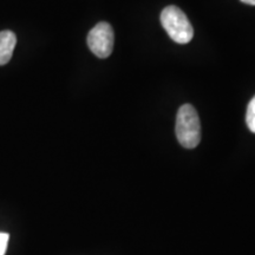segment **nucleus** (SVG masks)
Returning <instances> with one entry per match:
<instances>
[{"instance_id": "nucleus-5", "label": "nucleus", "mask_w": 255, "mask_h": 255, "mask_svg": "<svg viewBox=\"0 0 255 255\" xmlns=\"http://www.w3.org/2000/svg\"><path fill=\"white\" fill-rule=\"evenodd\" d=\"M246 123L248 129L252 132L255 133V96L252 98L247 107V113H246Z\"/></svg>"}, {"instance_id": "nucleus-4", "label": "nucleus", "mask_w": 255, "mask_h": 255, "mask_svg": "<svg viewBox=\"0 0 255 255\" xmlns=\"http://www.w3.org/2000/svg\"><path fill=\"white\" fill-rule=\"evenodd\" d=\"M15 44H17V37L13 32H0V65H5L11 60Z\"/></svg>"}, {"instance_id": "nucleus-3", "label": "nucleus", "mask_w": 255, "mask_h": 255, "mask_svg": "<svg viewBox=\"0 0 255 255\" xmlns=\"http://www.w3.org/2000/svg\"><path fill=\"white\" fill-rule=\"evenodd\" d=\"M114 30L110 24L98 23L88 34V46L98 58H108L114 49Z\"/></svg>"}, {"instance_id": "nucleus-6", "label": "nucleus", "mask_w": 255, "mask_h": 255, "mask_svg": "<svg viewBox=\"0 0 255 255\" xmlns=\"http://www.w3.org/2000/svg\"><path fill=\"white\" fill-rule=\"evenodd\" d=\"M9 240V235L7 233H0V255H5L7 250V244Z\"/></svg>"}, {"instance_id": "nucleus-1", "label": "nucleus", "mask_w": 255, "mask_h": 255, "mask_svg": "<svg viewBox=\"0 0 255 255\" xmlns=\"http://www.w3.org/2000/svg\"><path fill=\"white\" fill-rule=\"evenodd\" d=\"M176 136L178 143L186 149H194L201 141V123L195 108L184 104L176 116Z\"/></svg>"}, {"instance_id": "nucleus-2", "label": "nucleus", "mask_w": 255, "mask_h": 255, "mask_svg": "<svg viewBox=\"0 0 255 255\" xmlns=\"http://www.w3.org/2000/svg\"><path fill=\"white\" fill-rule=\"evenodd\" d=\"M161 24L168 36L177 44H188L194 37V28L184 12L177 6H167L161 13Z\"/></svg>"}, {"instance_id": "nucleus-7", "label": "nucleus", "mask_w": 255, "mask_h": 255, "mask_svg": "<svg viewBox=\"0 0 255 255\" xmlns=\"http://www.w3.org/2000/svg\"><path fill=\"white\" fill-rule=\"evenodd\" d=\"M244 4H247V5H252V6H255V0H241Z\"/></svg>"}]
</instances>
